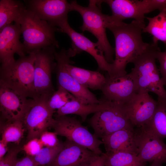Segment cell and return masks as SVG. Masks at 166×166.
Wrapping results in <instances>:
<instances>
[{
    "label": "cell",
    "mask_w": 166,
    "mask_h": 166,
    "mask_svg": "<svg viewBox=\"0 0 166 166\" xmlns=\"http://www.w3.org/2000/svg\"><path fill=\"white\" fill-rule=\"evenodd\" d=\"M75 99L76 98L68 91L58 86L57 89L47 99L46 103L50 110L55 112L56 109H60L68 102Z\"/></svg>",
    "instance_id": "83f0119b"
},
{
    "label": "cell",
    "mask_w": 166,
    "mask_h": 166,
    "mask_svg": "<svg viewBox=\"0 0 166 166\" xmlns=\"http://www.w3.org/2000/svg\"><path fill=\"white\" fill-rule=\"evenodd\" d=\"M105 109L94 113L89 123L98 138L120 129L133 128L122 103L108 100Z\"/></svg>",
    "instance_id": "8992f818"
},
{
    "label": "cell",
    "mask_w": 166,
    "mask_h": 166,
    "mask_svg": "<svg viewBox=\"0 0 166 166\" xmlns=\"http://www.w3.org/2000/svg\"><path fill=\"white\" fill-rule=\"evenodd\" d=\"M105 153L97 155L93 158L88 166H105Z\"/></svg>",
    "instance_id": "d590c367"
},
{
    "label": "cell",
    "mask_w": 166,
    "mask_h": 166,
    "mask_svg": "<svg viewBox=\"0 0 166 166\" xmlns=\"http://www.w3.org/2000/svg\"><path fill=\"white\" fill-rule=\"evenodd\" d=\"M127 117L133 126L146 127L152 118L158 102L146 92H137L122 104Z\"/></svg>",
    "instance_id": "8fae6325"
},
{
    "label": "cell",
    "mask_w": 166,
    "mask_h": 166,
    "mask_svg": "<svg viewBox=\"0 0 166 166\" xmlns=\"http://www.w3.org/2000/svg\"><path fill=\"white\" fill-rule=\"evenodd\" d=\"M101 0H90L87 6H82L76 1L70 3V11H75L81 15L83 24L80 29L83 31L91 33L97 39L98 49L107 61L111 64L114 61V49L110 44L106 34V29L109 22V15L101 11Z\"/></svg>",
    "instance_id": "3957f363"
},
{
    "label": "cell",
    "mask_w": 166,
    "mask_h": 166,
    "mask_svg": "<svg viewBox=\"0 0 166 166\" xmlns=\"http://www.w3.org/2000/svg\"><path fill=\"white\" fill-rule=\"evenodd\" d=\"M22 34L20 25L15 23L0 30V61L1 66L9 65L15 60L14 55L19 57L27 54L24 46L20 41Z\"/></svg>",
    "instance_id": "9a60e30c"
},
{
    "label": "cell",
    "mask_w": 166,
    "mask_h": 166,
    "mask_svg": "<svg viewBox=\"0 0 166 166\" xmlns=\"http://www.w3.org/2000/svg\"><path fill=\"white\" fill-rule=\"evenodd\" d=\"M148 25L143 29V33H147L152 36V42L158 43L161 41L166 44V12L160 11L153 17H145Z\"/></svg>",
    "instance_id": "cb8c5ba5"
},
{
    "label": "cell",
    "mask_w": 166,
    "mask_h": 166,
    "mask_svg": "<svg viewBox=\"0 0 166 166\" xmlns=\"http://www.w3.org/2000/svg\"><path fill=\"white\" fill-rule=\"evenodd\" d=\"M98 154L67 139L56 159L49 166H88Z\"/></svg>",
    "instance_id": "d6986e66"
},
{
    "label": "cell",
    "mask_w": 166,
    "mask_h": 166,
    "mask_svg": "<svg viewBox=\"0 0 166 166\" xmlns=\"http://www.w3.org/2000/svg\"><path fill=\"white\" fill-rule=\"evenodd\" d=\"M60 32L66 34L72 42V49L77 54L82 51L90 54L95 59L99 69L109 73L110 70L111 64L106 60L104 56L98 49L97 44L92 42L82 33L75 30L69 24L68 20L60 23L57 26Z\"/></svg>",
    "instance_id": "2e32d148"
},
{
    "label": "cell",
    "mask_w": 166,
    "mask_h": 166,
    "mask_svg": "<svg viewBox=\"0 0 166 166\" xmlns=\"http://www.w3.org/2000/svg\"><path fill=\"white\" fill-rule=\"evenodd\" d=\"M26 10L25 4L21 1L0 0V30L13 22L18 24Z\"/></svg>",
    "instance_id": "603a6c76"
},
{
    "label": "cell",
    "mask_w": 166,
    "mask_h": 166,
    "mask_svg": "<svg viewBox=\"0 0 166 166\" xmlns=\"http://www.w3.org/2000/svg\"><path fill=\"white\" fill-rule=\"evenodd\" d=\"M105 77L101 90L105 99L124 104L137 92L136 82L130 73Z\"/></svg>",
    "instance_id": "5bb4252c"
},
{
    "label": "cell",
    "mask_w": 166,
    "mask_h": 166,
    "mask_svg": "<svg viewBox=\"0 0 166 166\" xmlns=\"http://www.w3.org/2000/svg\"><path fill=\"white\" fill-rule=\"evenodd\" d=\"M158 102L152 118L145 127L162 139L166 138V103Z\"/></svg>",
    "instance_id": "4316f807"
},
{
    "label": "cell",
    "mask_w": 166,
    "mask_h": 166,
    "mask_svg": "<svg viewBox=\"0 0 166 166\" xmlns=\"http://www.w3.org/2000/svg\"><path fill=\"white\" fill-rule=\"evenodd\" d=\"M63 147V143L60 142L54 147H43L33 157L38 166H49L54 161Z\"/></svg>",
    "instance_id": "f1b7e54d"
},
{
    "label": "cell",
    "mask_w": 166,
    "mask_h": 166,
    "mask_svg": "<svg viewBox=\"0 0 166 166\" xmlns=\"http://www.w3.org/2000/svg\"><path fill=\"white\" fill-rule=\"evenodd\" d=\"M49 97H41L34 101L26 112L22 120L27 131V141L35 138H39L41 134L52 128L55 119L53 115L55 112L50 110L47 105Z\"/></svg>",
    "instance_id": "30bf717a"
},
{
    "label": "cell",
    "mask_w": 166,
    "mask_h": 166,
    "mask_svg": "<svg viewBox=\"0 0 166 166\" xmlns=\"http://www.w3.org/2000/svg\"><path fill=\"white\" fill-rule=\"evenodd\" d=\"M8 144L1 140L0 141V160L6 154L8 149Z\"/></svg>",
    "instance_id": "8d00e7d4"
},
{
    "label": "cell",
    "mask_w": 166,
    "mask_h": 166,
    "mask_svg": "<svg viewBox=\"0 0 166 166\" xmlns=\"http://www.w3.org/2000/svg\"><path fill=\"white\" fill-rule=\"evenodd\" d=\"M102 2L107 4L110 8L112 15L109 16L111 22H123L127 19H133L145 25V15L142 12L138 0H105Z\"/></svg>",
    "instance_id": "ffe728a7"
},
{
    "label": "cell",
    "mask_w": 166,
    "mask_h": 166,
    "mask_svg": "<svg viewBox=\"0 0 166 166\" xmlns=\"http://www.w3.org/2000/svg\"><path fill=\"white\" fill-rule=\"evenodd\" d=\"M18 145L9 149L5 156L0 160V166H14L18 160L17 155L22 150Z\"/></svg>",
    "instance_id": "f546056e"
},
{
    "label": "cell",
    "mask_w": 166,
    "mask_h": 166,
    "mask_svg": "<svg viewBox=\"0 0 166 166\" xmlns=\"http://www.w3.org/2000/svg\"><path fill=\"white\" fill-rule=\"evenodd\" d=\"M138 132L137 156L143 162H166V144L147 127Z\"/></svg>",
    "instance_id": "e0dca14e"
},
{
    "label": "cell",
    "mask_w": 166,
    "mask_h": 166,
    "mask_svg": "<svg viewBox=\"0 0 166 166\" xmlns=\"http://www.w3.org/2000/svg\"><path fill=\"white\" fill-rule=\"evenodd\" d=\"M39 138H35L30 140L22 147L27 156L32 157L36 155L43 147Z\"/></svg>",
    "instance_id": "4dcf8cb0"
},
{
    "label": "cell",
    "mask_w": 166,
    "mask_h": 166,
    "mask_svg": "<svg viewBox=\"0 0 166 166\" xmlns=\"http://www.w3.org/2000/svg\"><path fill=\"white\" fill-rule=\"evenodd\" d=\"M69 60L66 68L69 74L78 82L88 89L101 90L106 81V77L100 72L77 67L71 65Z\"/></svg>",
    "instance_id": "44dd1931"
},
{
    "label": "cell",
    "mask_w": 166,
    "mask_h": 166,
    "mask_svg": "<svg viewBox=\"0 0 166 166\" xmlns=\"http://www.w3.org/2000/svg\"><path fill=\"white\" fill-rule=\"evenodd\" d=\"M26 8L53 26L68 20L70 3L66 0L24 1Z\"/></svg>",
    "instance_id": "4fadbf2b"
},
{
    "label": "cell",
    "mask_w": 166,
    "mask_h": 166,
    "mask_svg": "<svg viewBox=\"0 0 166 166\" xmlns=\"http://www.w3.org/2000/svg\"><path fill=\"white\" fill-rule=\"evenodd\" d=\"M156 59L160 63L159 70L161 75V79L164 86L166 87V51H158L156 55Z\"/></svg>",
    "instance_id": "836d02e7"
},
{
    "label": "cell",
    "mask_w": 166,
    "mask_h": 166,
    "mask_svg": "<svg viewBox=\"0 0 166 166\" xmlns=\"http://www.w3.org/2000/svg\"><path fill=\"white\" fill-rule=\"evenodd\" d=\"M56 65L57 79L58 86L68 91L80 102L86 104H99V100L89 89L78 82L68 73L66 68L67 62L72 57L68 49L62 48L54 53Z\"/></svg>",
    "instance_id": "9c48e42d"
},
{
    "label": "cell",
    "mask_w": 166,
    "mask_h": 166,
    "mask_svg": "<svg viewBox=\"0 0 166 166\" xmlns=\"http://www.w3.org/2000/svg\"><path fill=\"white\" fill-rule=\"evenodd\" d=\"M14 166H38L33 157L26 156L18 159Z\"/></svg>",
    "instance_id": "e575fe53"
},
{
    "label": "cell",
    "mask_w": 166,
    "mask_h": 166,
    "mask_svg": "<svg viewBox=\"0 0 166 166\" xmlns=\"http://www.w3.org/2000/svg\"><path fill=\"white\" fill-rule=\"evenodd\" d=\"M55 132L46 131L40 135L39 139L43 146L54 147L58 145L60 142Z\"/></svg>",
    "instance_id": "1f68e13d"
},
{
    "label": "cell",
    "mask_w": 166,
    "mask_h": 166,
    "mask_svg": "<svg viewBox=\"0 0 166 166\" xmlns=\"http://www.w3.org/2000/svg\"><path fill=\"white\" fill-rule=\"evenodd\" d=\"M162 163L158 161H154L152 163L150 166H162Z\"/></svg>",
    "instance_id": "74e56055"
},
{
    "label": "cell",
    "mask_w": 166,
    "mask_h": 166,
    "mask_svg": "<svg viewBox=\"0 0 166 166\" xmlns=\"http://www.w3.org/2000/svg\"><path fill=\"white\" fill-rule=\"evenodd\" d=\"M25 130L22 121L0 123L1 140L7 144L13 142L18 145Z\"/></svg>",
    "instance_id": "484cf974"
},
{
    "label": "cell",
    "mask_w": 166,
    "mask_h": 166,
    "mask_svg": "<svg viewBox=\"0 0 166 166\" xmlns=\"http://www.w3.org/2000/svg\"><path fill=\"white\" fill-rule=\"evenodd\" d=\"M159 50L158 43H149L132 62L134 67L130 73L136 82L137 92L153 93L157 96L158 102L166 103V91L156 63Z\"/></svg>",
    "instance_id": "7a4b0ae2"
},
{
    "label": "cell",
    "mask_w": 166,
    "mask_h": 166,
    "mask_svg": "<svg viewBox=\"0 0 166 166\" xmlns=\"http://www.w3.org/2000/svg\"><path fill=\"white\" fill-rule=\"evenodd\" d=\"M34 99L0 86V123L22 121Z\"/></svg>",
    "instance_id": "7c38bea8"
},
{
    "label": "cell",
    "mask_w": 166,
    "mask_h": 166,
    "mask_svg": "<svg viewBox=\"0 0 166 166\" xmlns=\"http://www.w3.org/2000/svg\"><path fill=\"white\" fill-rule=\"evenodd\" d=\"M106 153H130L137 155L138 132L133 128L117 131L101 138Z\"/></svg>",
    "instance_id": "ac0fdd59"
},
{
    "label": "cell",
    "mask_w": 166,
    "mask_h": 166,
    "mask_svg": "<svg viewBox=\"0 0 166 166\" xmlns=\"http://www.w3.org/2000/svg\"><path fill=\"white\" fill-rule=\"evenodd\" d=\"M52 128L57 135L65 137L67 140L98 155L104 153L100 148V145L103 144L101 140L92 134L75 117L66 115L56 117Z\"/></svg>",
    "instance_id": "52a82bcc"
},
{
    "label": "cell",
    "mask_w": 166,
    "mask_h": 166,
    "mask_svg": "<svg viewBox=\"0 0 166 166\" xmlns=\"http://www.w3.org/2000/svg\"><path fill=\"white\" fill-rule=\"evenodd\" d=\"M145 25L133 20L127 23L123 22H109L107 28L113 34L115 41V58L111 64L109 75L127 73V65L146 49L149 43L144 42L142 33Z\"/></svg>",
    "instance_id": "6da1fadb"
},
{
    "label": "cell",
    "mask_w": 166,
    "mask_h": 166,
    "mask_svg": "<svg viewBox=\"0 0 166 166\" xmlns=\"http://www.w3.org/2000/svg\"><path fill=\"white\" fill-rule=\"evenodd\" d=\"M37 51L19 57L12 63L1 66L0 86L34 99V63Z\"/></svg>",
    "instance_id": "277c9868"
},
{
    "label": "cell",
    "mask_w": 166,
    "mask_h": 166,
    "mask_svg": "<svg viewBox=\"0 0 166 166\" xmlns=\"http://www.w3.org/2000/svg\"><path fill=\"white\" fill-rule=\"evenodd\" d=\"M18 24L20 25L27 54L52 45L59 48L55 36L59 28L40 19L31 11L26 8Z\"/></svg>",
    "instance_id": "5b68a950"
},
{
    "label": "cell",
    "mask_w": 166,
    "mask_h": 166,
    "mask_svg": "<svg viewBox=\"0 0 166 166\" xmlns=\"http://www.w3.org/2000/svg\"><path fill=\"white\" fill-rule=\"evenodd\" d=\"M105 166H145L136 154L125 152L105 153Z\"/></svg>",
    "instance_id": "d4e9b609"
},
{
    "label": "cell",
    "mask_w": 166,
    "mask_h": 166,
    "mask_svg": "<svg viewBox=\"0 0 166 166\" xmlns=\"http://www.w3.org/2000/svg\"><path fill=\"white\" fill-rule=\"evenodd\" d=\"M56 47L53 45L44 48L36 53L34 68V99L49 97L55 91L52 74L56 63L54 53Z\"/></svg>",
    "instance_id": "ba28073f"
},
{
    "label": "cell",
    "mask_w": 166,
    "mask_h": 166,
    "mask_svg": "<svg viewBox=\"0 0 166 166\" xmlns=\"http://www.w3.org/2000/svg\"><path fill=\"white\" fill-rule=\"evenodd\" d=\"M143 2L146 14L156 10L166 12V0H143Z\"/></svg>",
    "instance_id": "d6a6232c"
},
{
    "label": "cell",
    "mask_w": 166,
    "mask_h": 166,
    "mask_svg": "<svg viewBox=\"0 0 166 166\" xmlns=\"http://www.w3.org/2000/svg\"><path fill=\"white\" fill-rule=\"evenodd\" d=\"M108 102V100L103 98L99 104H86L80 102L76 98L57 110L56 117L74 114L80 116L82 121H84L89 114L94 113L106 107Z\"/></svg>",
    "instance_id": "7402d4cb"
}]
</instances>
